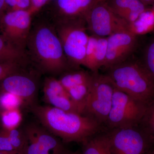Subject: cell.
Returning a JSON list of instances; mask_svg holds the SVG:
<instances>
[{"instance_id": "6da1fadb", "label": "cell", "mask_w": 154, "mask_h": 154, "mask_svg": "<svg viewBox=\"0 0 154 154\" xmlns=\"http://www.w3.org/2000/svg\"><path fill=\"white\" fill-rule=\"evenodd\" d=\"M30 107L42 126L64 143H83L107 129L104 125L89 116L65 111L50 105L36 104Z\"/></svg>"}, {"instance_id": "7a4b0ae2", "label": "cell", "mask_w": 154, "mask_h": 154, "mask_svg": "<svg viewBox=\"0 0 154 154\" xmlns=\"http://www.w3.org/2000/svg\"><path fill=\"white\" fill-rule=\"evenodd\" d=\"M27 46L33 60L45 72L59 74L71 65L55 28L49 24L40 23L31 29Z\"/></svg>"}, {"instance_id": "3957f363", "label": "cell", "mask_w": 154, "mask_h": 154, "mask_svg": "<svg viewBox=\"0 0 154 154\" xmlns=\"http://www.w3.org/2000/svg\"><path fill=\"white\" fill-rule=\"evenodd\" d=\"M115 88L147 105L154 98V79L140 59L132 56L106 70Z\"/></svg>"}, {"instance_id": "277c9868", "label": "cell", "mask_w": 154, "mask_h": 154, "mask_svg": "<svg viewBox=\"0 0 154 154\" xmlns=\"http://www.w3.org/2000/svg\"><path fill=\"white\" fill-rule=\"evenodd\" d=\"M55 28L71 65L84 66L90 37L85 19H60Z\"/></svg>"}, {"instance_id": "5b68a950", "label": "cell", "mask_w": 154, "mask_h": 154, "mask_svg": "<svg viewBox=\"0 0 154 154\" xmlns=\"http://www.w3.org/2000/svg\"><path fill=\"white\" fill-rule=\"evenodd\" d=\"M113 154H149L154 139L139 125L106 130Z\"/></svg>"}, {"instance_id": "8992f818", "label": "cell", "mask_w": 154, "mask_h": 154, "mask_svg": "<svg viewBox=\"0 0 154 154\" xmlns=\"http://www.w3.org/2000/svg\"><path fill=\"white\" fill-rule=\"evenodd\" d=\"M147 105L115 88L105 127L112 129L139 125Z\"/></svg>"}, {"instance_id": "52a82bcc", "label": "cell", "mask_w": 154, "mask_h": 154, "mask_svg": "<svg viewBox=\"0 0 154 154\" xmlns=\"http://www.w3.org/2000/svg\"><path fill=\"white\" fill-rule=\"evenodd\" d=\"M92 73L90 92L84 115L95 118L105 126L110 113L115 87L106 75Z\"/></svg>"}, {"instance_id": "ba28073f", "label": "cell", "mask_w": 154, "mask_h": 154, "mask_svg": "<svg viewBox=\"0 0 154 154\" xmlns=\"http://www.w3.org/2000/svg\"><path fill=\"white\" fill-rule=\"evenodd\" d=\"M85 19L88 30L94 36L107 37L116 33L130 32L129 23L114 14L103 1L96 3Z\"/></svg>"}, {"instance_id": "9c48e42d", "label": "cell", "mask_w": 154, "mask_h": 154, "mask_svg": "<svg viewBox=\"0 0 154 154\" xmlns=\"http://www.w3.org/2000/svg\"><path fill=\"white\" fill-rule=\"evenodd\" d=\"M29 10L9 12L1 19L2 35L18 49L25 52L31 29V16Z\"/></svg>"}, {"instance_id": "30bf717a", "label": "cell", "mask_w": 154, "mask_h": 154, "mask_svg": "<svg viewBox=\"0 0 154 154\" xmlns=\"http://www.w3.org/2000/svg\"><path fill=\"white\" fill-rule=\"evenodd\" d=\"M105 70L123 62L132 56L138 44V36L130 32L116 33L107 37Z\"/></svg>"}, {"instance_id": "8fae6325", "label": "cell", "mask_w": 154, "mask_h": 154, "mask_svg": "<svg viewBox=\"0 0 154 154\" xmlns=\"http://www.w3.org/2000/svg\"><path fill=\"white\" fill-rule=\"evenodd\" d=\"M24 130L28 141L26 154H59L65 149L56 136L43 126L31 124Z\"/></svg>"}, {"instance_id": "7c38bea8", "label": "cell", "mask_w": 154, "mask_h": 154, "mask_svg": "<svg viewBox=\"0 0 154 154\" xmlns=\"http://www.w3.org/2000/svg\"><path fill=\"white\" fill-rule=\"evenodd\" d=\"M0 82L2 92L17 96L30 107L36 104L38 84L30 75L20 71L6 77Z\"/></svg>"}, {"instance_id": "4fadbf2b", "label": "cell", "mask_w": 154, "mask_h": 154, "mask_svg": "<svg viewBox=\"0 0 154 154\" xmlns=\"http://www.w3.org/2000/svg\"><path fill=\"white\" fill-rule=\"evenodd\" d=\"M59 80L75 104L80 110H84L91 89V72L72 71L64 74Z\"/></svg>"}, {"instance_id": "5bb4252c", "label": "cell", "mask_w": 154, "mask_h": 154, "mask_svg": "<svg viewBox=\"0 0 154 154\" xmlns=\"http://www.w3.org/2000/svg\"><path fill=\"white\" fill-rule=\"evenodd\" d=\"M43 91L44 100L50 106L82 114L59 79L53 77L45 78Z\"/></svg>"}, {"instance_id": "9a60e30c", "label": "cell", "mask_w": 154, "mask_h": 154, "mask_svg": "<svg viewBox=\"0 0 154 154\" xmlns=\"http://www.w3.org/2000/svg\"><path fill=\"white\" fill-rule=\"evenodd\" d=\"M107 37L91 35L89 37L84 66L91 72H98L103 67L107 53Z\"/></svg>"}, {"instance_id": "2e32d148", "label": "cell", "mask_w": 154, "mask_h": 154, "mask_svg": "<svg viewBox=\"0 0 154 154\" xmlns=\"http://www.w3.org/2000/svg\"><path fill=\"white\" fill-rule=\"evenodd\" d=\"M114 14L129 24L135 22L147 10L140 0H105Z\"/></svg>"}, {"instance_id": "e0dca14e", "label": "cell", "mask_w": 154, "mask_h": 154, "mask_svg": "<svg viewBox=\"0 0 154 154\" xmlns=\"http://www.w3.org/2000/svg\"><path fill=\"white\" fill-rule=\"evenodd\" d=\"M101 0H57L63 17L61 19H85L88 11Z\"/></svg>"}, {"instance_id": "ac0fdd59", "label": "cell", "mask_w": 154, "mask_h": 154, "mask_svg": "<svg viewBox=\"0 0 154 154\" xmlns=\"http://www.w3.org/2000/svg\"><path fill=\"white\" fill-rule=\"evenodd\" d=\"M106 130L93 136L82 143V151L80 154H113Z\"/></svg>"}, {"instance_id": "d6986e66", "label": "cell", "mask_w": 154, "mask_h": 154, "mask_svg": "<svg viewBox=\"0 0 154 154\" xmlns=\"http://www.w3.org/2000/svg\"><path fill=\"white\" fill-rule=\"evenodd\" d=\"M154 30V11L147 9L135 22L129 24V31L136 36L144 35Z\"/></svg>"}, {"instance_id": "ffe728a7", "label": "cell", "mask_w": 154, "mask_h": 154, "mask_svg": "<svg viewBox=\"0 0 154 154\" xmlns=\"http://www.w3.org/2000/svg\"><path fill=\"white\" fill-rule=\"evenodd\" d=\"M26 56L25 52L17 48L2 36H0V63H24Z\"/></svg>"}, {"instance_id": "44dd1931", "label": "cell", "mask_w": 154, "mask_h": 154, "mask_svg": "<svg viewBox=\"0 0 154 154\" xmlns=\"http://www.w3.org/2000/svg\"><path fill=\"white\" fill-rule=\"evenodd\" d=\"M4 129L15 151L18 154H26L28 141L24 130L19 129L18 128L10 129Z\"/></svg>"}, {"instance_id": "7402d4cb", "label": "cell", "mask_w": 154, "mask_h": 154, "mask_svg": "<svg viewBox=\"0 0 154 154\" xmlns=\"http://www.w3.org/2000/svg\"><path fill=\"white\" fill-rule=\"evenodd\" d=\"M22 120V116L19 108L2 111L1 122L3 128L6 129L17 128Z\"/></svg>"}, {"instance_id": "603a6c76", "label": "cell", "mask_w": 154, "mask_h": 154, "mask_svg": "<svg viewBox=\"0 0 154 154\" xmlns=\"http://www.w3.org/2000/svg\"><path fill=\"white\" fill-rule=\"evenodd\" d=\"M139 125L154 139V98L147 105Z\"/></svg>"}, {"instance_id": "cb8c5ba5", "label": "cell", "mask_w": 154, "mask_h": 154, "mask_svg": "<svg viewBox=\"0 0 154 154\" xmlns=\"http://www.w3.org/2000/svg\"><path fill=\"white\" fill-rule=\"evenodd\" d=\"M140 60L154 79V36L146 45Z\"/></svg>"}, {"instance_id": "d4e9b609", "label": "cell", "mask_w": 154, "mask_h": 154, "mask_svg": "<svg viewBox=\"0 0 154 154\" xmlns=\"http://www.w3.org/2000/svg\"><path fill=\"white\" fill-rule=\"evenodd\" d=\"M23 103L22 99L10 93L2 92L0 95V107L2 111L19 108Z\"/></svg>"}, {"instance_id": "484cf974", "label": "cell", "mask_w": 154, "mask_h": 154, "mask_svg": "<svg viewBox=\"0 0 154 154\" xmlns=\"http://www.w3.org/2000/svg\"><path fill=\"white\" fill-rule=\"evenodd\" d=\"M22 63L19 62L0 63V82L10 75L21 71Z\"/></svg>"}, {"instance_id": "4316f807", "label": "cell", "mask_w": 154, "mask_h": 154, "mask_svg": "<svg viewBox=\"0 0 154 154\" xmlns=\"http://www.w3.org/2000/svg\"><path fill=\"white\" fill-rule=\"evenodd\" d=\"M0 152H10L18 154L11 144L5 131L2 127L0 129Z\"/></svg>"}, {"instance_id": "83f0119b", "label": "cell", "mask_w": 154, "mask_h": 154, "mask_svg": "<svg viewBox=\"0 0 154 154\" xmlns=\"http://www.w3.org/2000/svg\"><path fill=\"white\" fill-rule=\"evenodd\" d=\"M30 5V0H15V5L12 11L28 10Z\"/></svg>"}, {"instance_id": "f1b7e54d", "label": "cell", "mask_w": 154, "mask_h": 154, "mask_svg": "<svg viewBox=\"0 0 154 154\" xmlns=\"http://www.w3.org/2000/svg\"><path fill=\"white\" fill-rule=\"evenodd\" d=\"M49 0H30L31 5L29 11L32 14L37 12L44 6Z\"/></svg>"}, {"instance_id": "f546056e", "label": "cell", "mask_w": 154, "mask_h": 154, "mask_svg": "<svg viewBox=\"0 0 154 154\" xmlns=\"http://www.w3.org/2000/svg\"><path fill=\"white\" fill-rule=\"evenodd\" d=\"M6 4L5 0H0V15L2 13L3 10L5 9Z\"/></svg>"}, {"instance_id": "4dcf8cb0", "label": "cell", "mask_w": 154, "mask_h": 154, "mask_svg": "<svg viewBox=\"0 0 154 154\" xmlns=\"http://www.w3.org/2000/svg\"><path fill=\"white\" fill-rule=\"evenodd\" d=\"M140 1L146 6L154 4V0H140Z\"/></svg>"}, {"instance_id": "1f68e13d", "label": "cell", "mask_w": 154, "mask_h": 154, "mask_svg": "<svg viewBox=\"0 0 154 154\" xmlns=\"http://www.w3.org/2000/svg\"><path fill=\"white\" fill-rule=\"evenodd\" d=\"M79 152H72L66 149H65L63 151L61 152L59 154H79Z\"/></svg>"}, {"instance_id": "d6a6232c", "label": "cell", "mask_w": 154, "mask_h": 154, "mask_svg": "<svg viewBox=\"0 0 154 154\" xmlns=\"http://www.w3.org/2000/svg\"><path fill=\"white\" fill-rule=\"evenodd\" d=\"M0 154H18L16 153L10 152H0Z\"/></svg>"}, {"instance_id": "836d02e7", "label": "cell", "mask_w": 154, "mask_h": 154, "mask_svg": "<svg viewBox=\"0 0 154 154\" xmlns=\"http://www.w3.org/2000/svg\"><path fill=\"white\" fill-rule=\"evenodd\" d=\"M2 109H1V107H0V126L2 125V122H1V117H2ZM0 129H1V128H0Z\"/></svg>"}, {"instance_id": "e575fe53", "label": "cell", "mask_w": 154, "mask_h": 154, "mask_svg": "<svg viewBox=\"0 0 154 154\" xmlns=\"http://www.w3.org/2000/svg\"><path fill=\"white\" fill-rule=\"evenodd\" d=\"M149 154H154V150L153 151H152Z\"/></svg>"}, {"instance_id": "d590c367", "label": "cell", "mask_w": 154, "mask_h": 154, "mask_svg": "<svg viewBox=\"0 0 154 154\" xmlns=\"http://www.w3.org/2000/svg\"><path fill=\"white\" fill-rule=\"evenodd\" d=\"M101 1H103V2H105V0H101Z\"/></svg>"}, {"instance_id": "8d00e7d4", "label": "cell", "mask_w": 154, "mask_h": 154, "mask_svg": "<svg viewBox=\"0 0 154 154\" xmlns=\"http://www.w3.org/2000/svg\"><path fill=\"white\" fill-rule=\"evenodd\" d=\"M79 154H80V153H79Z\"/></svg>"}, {"instance_id": "74e56055", "label": "cell", "mask_w": 154, "mask_h": 154, "mask_svg": "<svg viewBox=\"0 0 154 154\" xmlns=\"http://www.w3.org/2000/svg\"></svg>"}]
</instances>
